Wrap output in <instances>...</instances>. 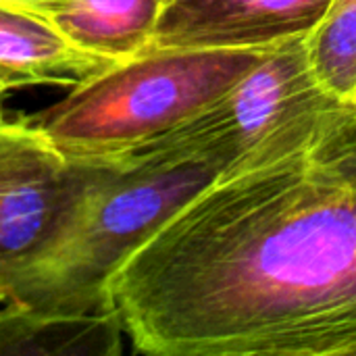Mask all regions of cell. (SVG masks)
I'll return each mask as SVG.
<instances>
[{"label":"cell","instance_id":"obj_1","mask_svg":"<svg viewBox=\"0 0 356 356\" xmlns=\"http://www.w3.org/2000/svg\"><path fill=\"white\" fill-rule=\"evenodd\" d=\"M106 292L142 355L356 356V188L313 154L217 179Z\"/></svg>","mask_w":356,"mask_h":356},{"label":"cell","instance_id":"obj_2","mask_svg":"<svg viewBox=\"0 0 356 356\" xmlns=\"http://www.w3.org/2000/svg\"><path fill=\"white\" fill-rule=\"evenodd\" d=\"M219 177L217 159L177 136L88 161L86 186L58 238L0 300L60 313L113 311V273Z\"/></svg>","mask_w":356,"mask_h":356},{"label":"cell","instance_id":"obj_3","mask_svg":"<svg viewBox=\"0 0 356 356\" xmlns=\"http://www.w3.org/2000/svg\"><path fill=\"white\" fill-rule=\"evenodd\" d=\"M271 48L146 50L29 119L69 159H117L202 115Z\"/></svg>","mask_w":356,"mask_h":356},{"label":"cell","instance_id":"obj_4","mask_svg":"<svg viewBox=\"0 0 356 356\" xmlns=\"http://www.w3.org/2000/svg\"><path fill=\"white\" fill-rule=\"evenodd\" d=\"M355 127V106L317 81L305 38H296L273 46L225 96L171 136L215 156L225 179L315 154Z\"/></svg>","mask_w":356,"mask_h":356},{"label":"cell","instance_id":"obj_5","mask_svg":"<svg viewBox=\"0 0 356 356\" xmlns=\"http://www.w3.org/2000/svg\"><path fill=\"white\" fill-rule=\"evenodd\" d=\"M88 179L31 119L0 115V298L58 238Z\"/></svg>","mask_w":356,"mask_h":356},{"label":"cell","instance_id":"obj_6","mask_svg":"<svg viewBox=\"0 0 356 356\" xmlns=\"http://www.w3.org/2000/svg\"><path fill=\"white\" fill-rule=\"evenodd\" d=\"M332 0H167L148 50L269 48L307 38Z\"/></svg>","mask_w":356,"mask_h":356},{"label":"cell","instance_id":"obj_7","mask_svg":"<svg viewBox=\"0 0 356 356\" xmlns=\"http://www.w3.org/2000/svg\"><path fill=\"white\" fill-rule=\"evenodd\" d=\"M115 65L77 46L48 15L0 2V86L8 92L31 86L71 90Z\"/></svg>","mask_w":356,"mask_h":356},{"label":"cell","instance_id":"obj_8","mask_svg":"<svg viewBox=\"0 0 356 356\" xmlns=\"http://www.w3.org/2000/svg\"><path fill=\"white\" fill-rule=\"evenodd\" d=\"M123 338L115 311L60 313L0 300V356H117Z\"/></svg>","mask_w":356,"mask_h":356},{"label":"cell","instance_id":"obj_9","mask_svg":"<svg viewBox=\"0 0 356 356\" xmlns=\"http://www.w3.org/2000/svg\"><path fill=\"white\" fill-rule=\"evenodd\" d=\"M167 0H67L50 19L77 46L125 63L148 50Z\"/></svg>","mask_w":356,"mask_h":356},{"label":"cell","instance_id":"obj_10","mask_svg":"<svg viewBox=\"0 0 356 356\" xmlns=\"http://www.w3.org/2000/svg\"><path fill=\"white\" fill-rule=\"evenodd\" d=\"M317 81L353 104L356 96V0H332L317 27L305 38Z\"/></svg>","mask_w":356,"mask_h":356},{"label":"cell","instance_id":"obj_11","mask_svg":"<svg viewBox=\"0 0 356 356\" xmlns=\"http://www.w3.org/2000/svg\"><path fill=\"white\" fill-rule=\"evenodd\" d=\"M313 156L325 171L356 188V127L325 148L317 150Z\"/></svg>","mask_w":356,"mask_h":356},{"label":"cell","instance_id":"obj_12","mask_svg":"<svg viewBox=\"0 0 356 356\" xmlns=\"http://www.w3.org/2000/svg\"><path fill=\"white\" fill-rule=\"evenodd\" d=\"M4 4H13V6H23V8H29V10H35V13H42V15H54L67 0H0Z\"/></svg>","mask_w":356,"mask_h":356},{"label":"cell","instance_id":"obj_13","mask_svg":"<svg viewBox=\"0 0 356 356\" xmlns=\"http://www.w3.org/2000/svg\"><path fill=\"white\" fill-rule=\"evenodd\" d=\"M8 94H10V92H8L6 88H2V86H0V115H4V102H6Z\"/></svg>","mask_w":356,"mask_h":356},{"label":"cell","instance_id":"obj_14","mask_svg":"<svg viewBox=\"0 0 356 356\" xmlns=\"http://www.w3.org/2000/svg\"><path fill=\"white\" fill-rule=\"evenodd\" d=\"M353 106H355V111H356V96H355V102H353Z\"/></svg>","mask_w":356,"mask_h":356}]
</instances>
